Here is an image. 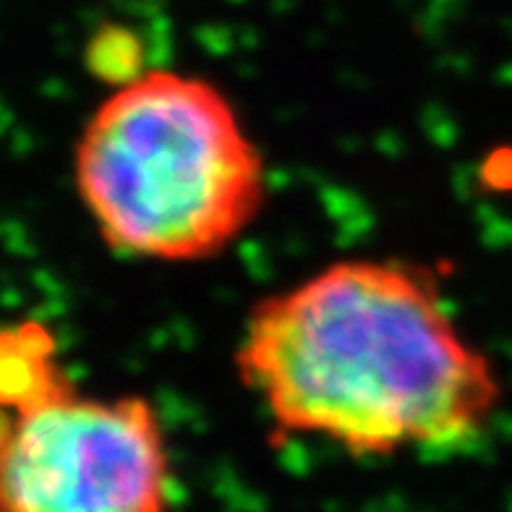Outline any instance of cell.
Segmentation results:
<instances>
[{
    "mask_svg": "<svg viewBox=\"0 0 512 512\" xmlns=\"http://www.w3.org/2000/svg\"><path fill=\"white\" fill-rule=\"evenodd\" d=\"M236 366L280 429L356 455L452 450L499 398L429 272L337 262L251 311Z\"/></svg>",
    "mask_w": 512,
    "mask_h": 512,
    "instance_id": "1",
    "label": "cell"
},
{
    "mask_svg": "<svg viewBox=\"0 0 512 512\" xmlns=\"http://www.w3.org/2000/svg\"><path fill=\"white\" fill-rule=\"evenodd\" d=\"M74 181L110 249L155 262L220 254L267 196L264 160L228 97L162 68L115 87L95 110Z\"/></svg>",
    "mask_w": 512,
    "mask_h": 512,
    "instance_id": "2",
    "label": "cell"
},
{
    "mask_svg": "<svg viewBox=\"0 0 512 512\" xmlns=\"http://www.w3.org/2000/svg\"><path fill=\"white\" fill-rule=\"evenodd\" d=\"M173 471L144 398L50 400L6 411L3 512H176Z\"/></svg>",
    "mask_w": 512,
    "mask_h": 512,
    "instance_id": "3",
    "label": "cell"
},
{
    "mask_svg": "<svg viewBox=\"0 0 512 512\" xmlns=\"http://www.w3.org/2000/svg\"><path fill=\"white\" fill-rule=\"evenodd\" d=\"M58 364V345L45 324L21 322L6 327L0 340V398L6 411H21L71 390Z\"/></svg>",
    "mask_w": 512,
    "mask_h": 512,
    "instance_id": "4",
    "label": "cell"
},
{
    "mask_svg": "<svg viewBox=\"0 0 512 512\" xmlns=\"http://www.w3.org/2000/svg\"><path fill=\"white\" fill-rule=\"evenodd\" d=\"M87 68L97 79L110 81L113 87L128 84L136 76H142L144 50L142 42L131 29L105 24L87 45Z\"/></svg>",
    "mask_w": 512,
    "mask_h": 512,
    "instance_id": "5",
    "label": "cell"
}]
</instances>
